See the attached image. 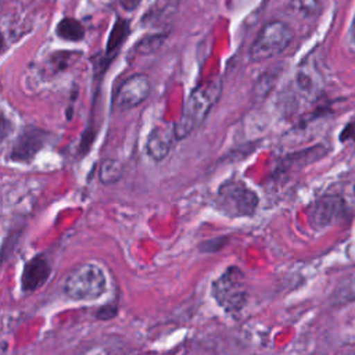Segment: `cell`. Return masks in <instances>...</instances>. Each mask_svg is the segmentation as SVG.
<instances>
[{"label":"cell","mask_w":355,"mask_h":355,"mask_svg":"<svg viewBox=\"0 0 355 355\" xmlns=\"http://www.w3.org/2000/svg\"><path fill=\"white\" fill-rule=\"evenodd\" d=\"M119 3L126 11H133L140 6L141 0H119Z\"/></svg>","instance_id":"obj_18"},{"label":"cell","mask_w":355,"mask_h":355,"mask_svg":"<svg viewBox=\"0 0 355 355\" xmlns=\"http://www.w3.org/2000/svg\"><path fill=\"white\" fill-rule=\"evenodd\" d=\"M55 33L62 40L80 42L85 37V28L78 19L65 17L58 22V25L55 28Z\"/></svg>","instance_id":"obj_11"},{"label":"cell","mask_w":355,"mask_h":355,"mask_svg":"<svg viewBox=\"0 0 355 355\" xmlns=\"http://www.w3.org/2000/svg\"><path fill=\"white\" fill-rule=\"evenodd\" d=\"M173 137H175L173 129L169 130L164 126L153 128L146 141V151L148 157L154 161H162L171 151Z\"/></svg>","instance_id":"obj_10"},{"label":"cell","mask_w":355,"mask_h":355,"mask_svg":"<svg viewBox=\"0 0 355 355\" xmlns=\"http://www.w3.org/2000/svg\"><path fill=\"white\" fill-rule=\"evenodd\" d=\"M50 133L37 128V126H26L14 140L12 147L10 150V159L14 162L28 164L35 155L46 146Z\"/></svg>","instance_id":"obj_7"},{"label":"cell","mask_w":355,"mask_h":355,"mask_svg":"<svg viewBox=\"0 0 355 355\" xmlns=\"http://www.w3.org/2000/svg\"><path fill=\"white\" fill-rule=\"evenodd\" d=\"M273 80H275V76H272V75H263V76H261L259 78V80H258V83H257V86H255V89H257V93H261V94H268V92L270 90V87H272V85H273Z\"/></svg>","instance_id":"obj_17"},{"label":"cell","mask_w":355,"mask_h":355,"mask_svg":"<svg viewBox=\"0 0 355 355\" xmlns=\"http://www.w3.org/2000/svg\"><path fill=\"white\" fill-rule=\"evenodd\" d=\"M123 173V165L116 158H105L100 162L98 166V180L108 186L116 183Z\"/></svg>","instance_id":"obj_12"},{"label":"cell","mask_w":355,"mask_h":355,"mask_svg":"<svg viewBox=\"0 0 355 355\" xmlns=\"http://www.w3.org/2000/svg\"><path fill=\"white\" fill-rule=\"evenodd\" d=\"M222 93V80L219 78L207 80L191 90L184 101L182 115L175 123V137L183 140L198 129Z\"/></svg>","instance_id":"obj_1"},{"label":"cell","mask_w":355,"mask_h":355,"mask_svg":"<svg viewBox=\"0 0 355 355\" xmlns=\"http://www.w3.org/2000/svg\"><path fill=\"white\" fill-rule=\"evenodd\" d=\"M212 297L216 304L226 313L240 312L248 298L245 286V275L237 266H229L214 283L211 288Z\"/></svg>","instance_id":"obj_4"},{"label":"cell","mask_w":355,"mask_h":355,"mask_svg":"<svg viewBox=\"0 0 355 355\" xmlns=\"http://www.w3.org/2000/svg\"><path fill=\"white\" fill-rule=\"evenodd\" d=\"M354 194H355V186H354Z\"/></svg>","instance_id":"obj_20"},{"label":"cell","mask_w":355,"mask_h":355,"mask_svg":"<svg viewBox=\"0 0 355 355\" xmlns=\"http://www.w3.org/2000/svg\"><path fill=\"white\" fill-rule=\"evenodd\" d=\"M293 29L280 19H273L262 26L250 47V60L261 62L282 54L293 42Z\"/></svg>","instance_id":"obj_5"},{"label":"cell","mask_w":355,"mask_h":355,"mask_svg":"<svg viewBox=\"0 0 355 355\" xmlns=\"http://www.w3.org/2000/svg\"><path fill=\"white\" fill-rule=\"evenodd\" d=\"M258 194L241 179L230 178L223 182L215 196V207L227 218H248L258 208Z\"/></svg>","instance_id":"obj_2"},{"label":"cell","mask_w":355,"mask_h":355,"mask_svg":"<svg viewBox=\"0 0 355 355\" xmlns=\"http://www.w3.org/2000/svg\"><path fill=\"white\" fill-rule=\"evenodd\" d=\"M51 265L44 254H39L29 259L21 273V287L24 293L39 290L50 277Z\"/></svg>","instance_id":"obj_9"},{"label":"cell","mask_w":355,"mask_h":355,"mask_svg":"<svg viewBox=\"0 0 355 355\" xmlns=\"http://www.w3.org/2000/svg\"><path fill=\"white\" fill-rule=\"evenodd\" d=\"M118 315V308L115 305H111V304H107L104 306H101L97 313H96V318L100 319V320H110L112 318H115Z\"/></svg>","instance_id":"obj_16"},{"label":"cell","mask_w":355,"mask_h":355,"mask_svg":"<svg viewBox=\"0 0 355 355\" xmlns=\"http://www.w3.org/2000/svg\"><path fill=\"white\" fill-rule=\"evenodd\" d=\"M151 89L150 79L146 73H135L126 78L118 87L114 97V107L119 111H128L144 103Z\"/></svg>","instance_id":"obj_6"},{"label":"cell","mask_w":355,"mask_h":355,"mask_svg":"<svg viewBox=\"0 0 355 355\" xmlns=\"http://www.w3.org/2000/svg\"><path fill=\"white\" fill-rule=\"evenodd\" d=\"M129 33V22L126 19L118 18L111 29L107 47H105V54L110 57L118 51L121 44L125 42L126 36Z\"/></svg>","instance_id":"obj_13"},{"label":"cell","mask_w":355,"mask_h":355,"mask_svg":"<svg viewBox=\"0 0 355 355\" xmlns=\"http://www.w3.org/2000/svg\"><path fill=\"white\" fill-rule=\"evenodd\" d=\"M351 37H352V40L355 42V17H354V21H352V26H351Z\"/></svg>","instance_id":"obj_19"},{"label":"cell","mask_w":355,"mask_h":355,"mask_svg":"<svg viewBox=\"0 0 355 355\" xmlns=\"http://www.w3.org/2000/svg\"><path fill=\"white\" fill-rule=\"evenodd\" d=\"M107 290V277L101 266L87 262L75 268L65 279L64 291L73 301H94Z\"/></svg>","instance_id":"obj_3"},{"label":"cell","mask_w":355,"mask_h":355,"mask_svg":"<svg viewBox=\"0 0 355 355\" xmlns=\"http://www.w3.org/2000/svg\"><path fill=\"white\" fill-rule=\"evenodd\" d=\"M227 241V237H216V239H211V240H207L204 243H201L200 245V250L202 252H216L219 251L225 243Z\"/></svg>","instance_id":"obj_15"},{"label":"cell","mask_w":355,"mask_h":355,"mask_svg":"<svg viewBox=\"0 0 355 355\" xmlns=\"http://www.w3.org/2000/svg\"><path fill=\"white\" fill-rule=\"evenodd\" d=\"M345 211L343 197L337 194H327L316 200L308 212L309 225L315 230H323L340 220Z\"/></svg>","instance_id":"obj_8"},{"label":"cell","mask_w":355,"mask_h":355,"mask_svg":"<svg viewBox=\"0 0 355 355\" xmlns=\"http://www.w3.org/2000/svg\"><path fill=\"white\" fill-rule=\"evenodd\" d=\"M288 8L302 18L318 17L322 11L320 0H290Z\"/></svg>","instance_id":"obj_14"}]
</instances>
